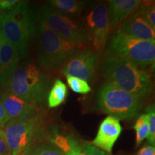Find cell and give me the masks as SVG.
<instances>
[{"label": "cell", "mask_w": 155, "mask_h": 155, "mask_svg": "<svg viewBox=\"0 0 155 155\" xmlns=\"http://www.w3.org/2000/svg\"><path fill=\"white\" fill-rule=\"evenodd\" d=\"M107 83L144 99L152 91L151 75L131 62L106 52L99 65Z\"/></svg>", "instance_id": "6da1fadb"}, {"label": "cell", "mask_w": 155, "mask_h": 155, "mask_svg": "<svg viewBox=\"0 0 155 155\" xmlns=\"http://www.w3.org/2000/svg\"><path fill=\"white\" fill-rule=\"evenodd\" d=\"M49 86V80L40 68L33 63H24L17 67L4 91L41 108L47 101Z\"/></svg>", "instance_id": "7a4b0ae2"}, {"label": "cell", "mask_w": 155, "mask_h": 155, "mask_svg": "<svg viewBox=\"0 0 155 155\" xmlns=\"http://www.w3.org/2000/svg\"><path fill=\"white\" fill-rule=\"evenodd\" d=\"M39 63L46 71H54L63 66L76 53L78 47L58 36L42 19L39 18Z\"/></svg>", "instance_id": "3957f363"}, {"label": "cell", "mask_w": 155, "mask_h": 155, "mask_svg": "<svg viewBox=\"0 0 155 155\" xmlns=\"http://www.w3.org/2000/svg\"><path fill=\"white\" fill-rule=\"evenodd\" d=\"M101 111L119 120L133 119L143 108V99L111 83L101 87L98 94Z\"/></svg>", "instance_id": "277c9868"}, {"label": "cell", "mask_w": 155, "mask_h": 155, "mask_svg": "<svg viewBox=\"0 0 155 155\" xmlns=\"http://www.w3.org/2000/svg\"><path fill=\"white\" fill-rule=\"evenodd\" d=\"M106 52L145 69L154 65L155 41L133 38L118 30L110 38Z\"/></svg>", "instance_id": "5b68a950"}, {"label": "cell", "mask_w": 155, "mask_h": 155, "mask_svg": "<svg viewBox=\"0 0 155 155\" xmlns=\"http://www.w3.org/2000/svg\"><path fill=\"white\" fill-rule=\"evenodd\" d=\"M38 17L42 19L58 36L79 48H84L88 42L83 25L58 12L48 4L40 7Z\"/></svg>", "instance_id": "8992f818"}, {"label": "cell", "mask_w": 155, "mask_h": 155, "mask_svg": "<svg viewBox=\"0 0 155 155\" xmlns=\"http://www.w3.org/2000/svg\"><path fill=\"white\" fill-rule=\"evenodd\" d=\"M43 116L38 115L24 121H9L4 131L10 155H22L42 130Z\"/></svg>", "instance_id": "52a82bcc"}, {"label": "cell", "mask_w": 155, "mask_h": 155, "mask_svg": "<svg viewBox=\"0 0 155 155\" xmlns=\"http://www.w3.org/2000/svg\"><path fill=\"white\" fill-rule=\"evenodd\" d=\"M83 26L91 49L98 53L104 49L111 30L106 4L101 2L95 5L87 14Z\"/></svg>", "instance_id": "ba28073f"}, {"label": "cell", "mask_w": 155, "mask_h": 155, "mask_svg": "<svg viewBox=\"0 0 155 155\" xmlns=\"http://www.w3.org/2000/svg\"><path fill=\"white\" fill-rule=\"evenodd\" d=\"M98 53L91 49L76 52L64 64L62 71L65 76L79 78L91 82L94 79L98 65Z\"/></svg>", "instance_id": "9c48e42d"}, {"label": "cell", "mask_w": 155, "mask_h": 155, "mask_svg": "<svg viewBox=\"0 0 155 155\" xmlns=\"http://www.w3.org/2000/svg\"><path fill=\"white\" fill-rule=\"evenodd\" d=\"M0 30L6 42L25 58L30 40L35 35L7 12H0Z\"/></svg>", "instance_id": "30bf717a"}, {"label": "cell", "mask_w": 155, "mask_h": 155, "mask_svg": "<svg viewBox=\"0 0 155 155\" xmlns=\"http://www.w3.org/2000/svg\"><path fill=\"white\" fill-rule=\"evenodd\" d=\"M0 100L9 121H24L40 114V108L7 91L0 94Z\"/></svg>", "instance_id": "8fae6325"}, {"label": "cell", "mask_w": 155, "mask_h": 155, "mask_svg": "<svg viewBox=\"0 0 155 155\" xmlns=\"http://www.w3.org/2000/svg\"><path fill=\"white\" fill-rule=\"evenodd\" d=\"M121 131L122 127L119 120L113 116H108L101 123L98 133L96 138L93 140L92 144L110 154Z\"/></svg>", "instance_id": "7c38bea8"}, {"label": "cell", "mask_w": 155, "mask_h": 155, "mask_svg": "<svg viewBox=\"0 0 155 155\" xmlns=\"http://www.w3.org/2000/svg\"><path fill=\"white\" fill-rule=\"evenodd\" d=\"M118 30L133 38L146 41H155V30L137 12L121 23Z\"/></svg>", "instance_id": "4fadbf2b"}, {"label": "cell", "mask_w": 155, "mask_h": 155, "mask_svg": "<svg viewBox=\"0 0 155 155\" xmlns=\"http://www.w3.org/2000/svg\"><path fill=\"white\" fill-rule=\"evenodd\" d=\"M19 54L14 47L4 41L0 48V88L5 90L18 67Z\"/></svg>", "instance_id": "5bb4252c"}, {"label": "cell", "mask_w": 155, "mask_h": 155, "mask_svg": "<svg viewBox=\"0 0 155 155\" xmlns=\"http://www.w3.org/2000/svg\"><path fill=\"white\" fill-rule=\"evenodd\" d=\"M140 0H112L109 1L108 17L110 28H116L139 9Z\"/></svg>", "instance_id": "9a60e30c"}, {"label": "cell", "mask_w": 155, "mask_h": 155, "mask_svg": "<svg viewBox=\"0 0 155 155\" xmlns=\"http://www.w3.org/2000/svg\"><path fill=\"white\" fill-rule=\"evenodd\" d=\"M48 5L58 12L70 17L80 15L86 3L77 0H50Z\"/></svg>", "instance_id": "2e32d148"}, {"label": "cell", "mask_w": 155, "mask_h": 155, "mask_svg": "<svg viewBox=\"0 0 155 155\" xmlns=\"http://www.w3.org/2000/svg\"><path fill=\"white\" fill-rule=\"evenodd\" d=\"M51 141L59 147L65 155H83L81 145L71 136L56 135Z\"/></svg>", "instance_id": "e0dca14e"}, {"label": "cell", "mask_w": 155, "mask_h": 155, "mask_svg": "<svg viewBox=\"0 0 155 155\" xmlns=\"http://www.w3.org/2000/svg\"><path fill=\"white\" fill-rule=\"evenodd\" d=\"M67 94L66 85L60 79H57L48 94L47 98L48 107L53 108L61 106L65 101Z\"/></svg>", "instance_id": "ac0fdd59"}, {"label": "cell", "mask_w": 155, "mask_h": 155, "mask_svg": "<svg viewBox=\"0 0 155 155\" xmlns=\"http://www.w3.org/2000/svg\"><path fill=\"white\" fill-rule=\"evenodd\" d=\"M22 155H65L59 147L51 141L32 145Z\"/></svg>", "instance_id": "d6986e66"}, {"label": "cell", "mask_w": 155, "mask_h": 155, "mask_svg": "<svg viewBox=\"0 0 155 155\" xmlns=\"http://www.w3.org/2000/svg\"><path fill=\"white\" fill-rule=\"evenodd\" d=\"M133 128L136 131V143L138 147L148 136V121L146 114L139 116Z\"/></svg>", "instance_id": "ffe728a7"}, {"label": "cell", "mask_w": 155, "mask_h": 155, "mask_svg": "<svg viewBox=\"0 0 155 155\" xmlns=\"http://www.w3.org/2000/svg\"><path fill=\"white\" fill-rule=\"evenodd\" d=\"M137 12L155 30V8L154 2H141Z\"/></svg>", "instance_id": "44dd1931"}, {"label": "cell", "mask_w": 155, "mask_h": 155, "mask_svg": "<svg viewBox=\"0 0 155 155\" xmlns=\"http://www.w3.org/2000/svg\"><path fill=\"white\" fill-rule=\"evenodd\" d=\"M68 84L73 91L80 94H88L91 91V86L87 81L73 76H66Z\"/></svg>", "instance_id": "7402d4cb"}, {"label": "cell", "mask_w": 155, "mask_h": 155, "mask_svg": "<svg viewBox=\"0 0 155 155\" xmlns=\"http://www.w3.org/2000/svg\"><path fill=\"white\" fill-rule=\"evenodd\" d=\"M147 112V121H148V139L149 143L154 146L155 143V108L154 106L152 105L148 106L146 109Z\"/></svg>", "instance_id": "603a6c76"}, {"label": "cell", "mask_w": 155, "mask_h": 155, "mask_svg": "<svg viewBox=\"0 0 155 155\" xmlns=\"http://www.w3.org/2000/svg\"><path fill=\"white\" fill-rule=\"evenodd\" d=\"M81 148L83 155H111L88 142H83L81 144Z\"/></svg>", "instance_id": "cb8c5ba5"}, {"label": "cell", "mask_w": 155, "mask_h": 155, "mask_svg": "<svg viewBox=\"0 0 155 155\" xmlns=\"http://www.w3.org/2000/svg\"><path fill=\"white\" fill-rule=\"evenodd\" d=\"M18 0H0V12H7L18 5Z\"/></svg>", "instance_id": "d4e9b609"}, {"label": "cell", "mask_w": 155, "mask_h": 155, "mask_svg": "<svg viewBox=\"0 0 155 155\" xmlns=\"http://www.w3.org/2000/svg\"><path fill=\"white\" fill-rule=\"evenodd\" d=\"M0 155H10L4 131L0 129Z\"/></svg>", "instance_id": "484cf974"}, {"label": "cell", "mask_w": 155, "mask_h": 155, "mask_svg": "<svg viewBox=\"0 0 155 155\" xmlns=\"http://www.w3.org/2000/svg\"><path fill=\"white\" fill-rule=\"evenodd\" d=\"M9 121V117L6 113L4 106L0 100V127H3Z\"/></svg>", "instance_id": "4316f807"}, {"label": "cell", "mask_w": 155, "mask_h": 155, "mask_svg": "<svg viewBox=\"0 0 155 155\" xmlns=\"http://www.w3.org/2000/svg\"><path fill=\"white\" fill-rule=\"evenodd\" d=\"M137 155H155V148L152 145H145L140 149Z\"/></svg>", "instance_id": "83f0119b"}]
</instances>
